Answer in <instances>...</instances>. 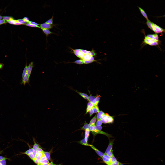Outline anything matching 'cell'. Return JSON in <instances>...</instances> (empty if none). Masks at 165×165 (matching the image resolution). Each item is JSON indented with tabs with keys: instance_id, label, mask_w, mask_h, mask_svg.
<instances>
[{
	"instance_id": "cell-8",
	"label": "cell",
	"mask_w": 165,
	"mask_h": 165,
	"mask_svg": "<svg viewBox=\"0 0 165 165\" xmlns=\"http://www.w3.org/2000/svg\"><path fill=\"white\" fill-rule=\"evenodd\" d=\"M55 134V133L52 123L51 132L47 139L45 146L44 157L49 152L54 145Z\"/></svg>"
},
{
	"instance_id": "cell-3",
	"label": "cell",
	"mask_w": 165,
	"mask_h": 165,
	"mask_svg": "<svg viewBox=\"0 0 165 165\" xmlns=\"http://www.w3.org/2000/svg\"><path fill=\"white\" fill-rule=\"evenodd\" d=\"M138 96L142 99V102L139 103V104L146 107L157 115V105L159 103L161 102L162 99L159 98H147L140 94H138Z\"/></svg>"
},
{
	"instance_id": "cell-12",
	"label": "cell",
	"mask_w": 165,
	"mask_h": 165,
	"mask_svg": "<svg viewBox=\"0 0 165 165\" xmlns=\"http://www.w3.org/2000/svg\"><path fill=\"white\" fill-rule=\"evenodd\" d=\"M33 44H34L33 40L26 38L19 42H13V45H16L23 48L28 49L30 46Z\"/></svg>"
},
{
	"instance_id": "cell-19",
	"label": "cell",
	"mask_w": 165,
	"mask_h": 165,
	"mask_svg": "<svg viewBox=\"0 0 165 165\" xmlns=\"http://www.w3.org/2000/svg\"><path fill=\"white\" fill-rule=\"evenodd\" d=\"M6 33L0 31V40L1 39L5 36Z\"/></svg>"
},
{
	"instance_id": "cell-17",
	"label": "cell",
	"mask_w": 165,
	"mask_h": 165,
	"mask_svg": "<svg viewBox=\"0 0 165 165\" xmlns=\"http://www.w3.org/2000/svg\"><path fill=\"white\" fill-rule=\"evenodd\" d=\"M8 131V128L5 127L0 126V139L4 138Z\"/></svg>"
},
{
	"instance_id": "cell-13",
	"label": "cell",
	"mask_w": 165,
	"mask_h": 165,
	"mask_svg": "<svg viewBox=\"0 0 165 165\" xmlns=\"http://www.w3.org/2000/svg\"><path fill=\"white\" fill-rule=\"evenodd\" d=\"M157 115L165 119V105L161 102L157 105L156 108Z\"/></svg>"
},
{
	"instance_id": "cell-20",
	"label": "cell",
	"mask_w": 165,
	"mask_h": 165,
	"mask_svg": "<svg viewBox=\"0 0 165 165\" xmlns=\"http://www.w3.org/2000/svg\"><path fill=\"white\" fill-rule=\"evenodd\" d=\"M161 102L165 105V99H162Z\"/></svg>"
},
{
	"instance_id": "cell-10",
	"label": "cell",
	"mask_w": 165,
	"mask_h": 165,
	"mask_svg": "<svg viewBox=\"0 0 165 165\" xmlns=\"http://www.w3.org/2000/svg\"><path fill=\"white\" fill-rule=\"evenodd\" d=\"M50 49L53 52L59 53L80 56L79 52L75 51L68 50L57 46L52 47Z\"/></svg>"
},
{
	"instance_id": "cell-14",
	"label": "cell",
	"mask_w": 165,
	"mask_h": 165,
	"mask_svg": "<svg viewBox=\"0 0 165 165\" xmlns=\"http://www.w3.org/2000/svg\"><path fill=\"white\" fill-rule=\"evenodd\" d=\"M56 46L61 48L73 51H76L80 50L69 44L62 42H59Z\"/></svg>"
},
{
	"instance_id": "cell-16",
	"label": "cell",
	"mask_w": 165,
	"mask_h": 165,
	"mask_svg": "<svg viewBox=\"0 0 165 165\" xmlns=\"http://www.w3.org/2000/svg\"><path fill=\"white\" fill-rule=\"evenodd\" d=\"M48 41L52 45L56 46L59 42L57 37L54 34H50L46 38Z\"/></svg>"
},
{
	"instance_id": "cell-9",
	"label": "cell",
	"mask_w": 165,
	"mask_h": 165,
	"mask_svg": "<svg viewBox=\"0 0 165 165\" xmlns=\"http://www.w3.org/2000/svg\"><path fill=\"white\" fill-rule=\"evenodd\" d=\"M6 39L10 41L16 42L27 38L24 34L18 33H6Z\"/></svg>"
},
{
	"instance_id": "cell-7",
	"label": "cell",
	"mask_w": 165,
	"mask_h": 165,
	"mask_svg": "<svg viewBox=\"0 0 165 165\" xmlns=\"http://www.w3.org/2000/svg\"><path fill=\"white\" fill-rule=\"evenodd\" d=\"M107 31V28H106L103 35L93 42L90 45L100 49L108 50L106 45Z\"/></svg>"
},
{
	"instance_id": "cell-1",
	"label": "cell",
	"mask_w": 165,
	"mask_h": 165,
	"mask_svg": "<svg viewBox=\"0 0 165 165\" xmlns=\"http://www.w3.org/2000/svg\"><path fill=\"white\" fill-rule=\"evenodd\" d=\"M79 50V53L83 59L92 58L99 60L106 55L107 52H110V49L101 50L90 45Z\"/></svg>"
},
{
	"instance_id": "cell-5",
	"label": "cell",
	"mask_w": 165,
	"mask_h": 165,
	"mask_svg": "<svg viewBox=\"0 0 165 165\" xmlns=\"http://www.w3.org/2000/svg\"><path fill=\"white\" fill-rule=\"evenodd\" d=\"M86 64L91 69L93 73V81H94V74L99 69L104 68H112V67L100 61L99 60L92 58L83 59Z\"/></svg>"
},
{
	"instance_id": "cell-18",
	"label": "cell",
	"mask_w": 165,
	"mask_h": 165,
	"mask_svg": "<svg viewBox=\"0 0 165 165\" xmlns=\"http://www.w3.org/2000/svg\"><path fill=\"white\" fill-rule=\"evenodd\" d=\"M28 49L31 50H39L44 49L40 46L33 44L30 46Z\"/></svg>"
},
{
	"instance_id": "cell-6",
	"label": "cell",
	"mask_w": 165,
	"mask_h": 165,
	"mask_svg": "<svg viewBox=\"0 0 165 165\" xmlns=\"http://www.w3.org/2000/svg\"><path fill=\"white\" fill-rule=\"evenodd\" d=\"M59 155L53 145L50 150L44 157V162L41 165H57L59 162Z\"/></svg>"
},
{
	"instance_id": "cell-2",
	"label": "cell",
	"mask_w": 165,
	"mask_h": 165,
	"mask_svg": "<svg viewBox=\"0 0 165 165\" xmlns=\"http://www.w3.org/2000/svg\"><path fill=\"white\" fill-rule=\"evenodd\" d=\"M67 127L66 123L62 124L55 134L53 145L59 154L60 153L66 134Z\"/></svg>"
},
{
	"instance_id": "cell-15",
	"label": "cell",
	"mask_w": 165,
	"mask_h": 165,
	"mask_svg": "<svg viewBox=\"0 0 165 165\" xmlns=\"http://www.w3.org/2000/svg\"><path fill=\"white\" fill-rule=\"evenodd\" d=\"M13 42L6 39L0 40V50L13 45Z\"/></svg>"
},
{
	"instance_id": "cell-4",
	"label": "cell",
	"mask_w": 165,
	"mask_h": 165,
	"mask_svg": "<svg viewBox=\"0 0 165 165\" xmlns=\"http://www.w3.org/2000/svg\"><path fill=\"white\" fill-rule=\"evenodd\" d=\"M124 125H128L129 127L131 128H134L138 126H148L156 128H165V119H156L148 123L145 124H133L127 123L116 126V127H117Z\"/></svg>"
},
{
	"instance_id": "cell-11",
	"label": "cell",
	"mask_w": 165,
	"mask_h": 165,
	"mask_svg": "<svg viewBox=\"0 0 165 165\" xmlns=\"http://www.w3.org/2000/svg\"><path fill=\"white\" fill-rule=\"evenodd\" d=\"M34 44L43 47L44 49H50L52 45L45 38L33 39Z\"/></svg>"
}]
</instances>
